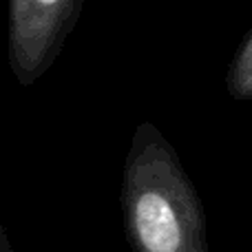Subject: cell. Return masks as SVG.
Returning <instances> with one entry per match:
<instances>
[{"label": "cell", "mask_w": 252, "mask_h": 252, "mask_svg": "<svg viewBox=\"0 0 252 252\" xmlns=\"http://www.w3.org/2000/svg\"><path fill=\"white\" fill-rule=\"evenodd\" d=\"M120 201L133 252H210L197 188L153 122H139L130 137Z\"/></svg>", "instance_id": "obj_1"}, {"label": "cell", "mask_w": 252, "mask_h": 252, "mask_svg": "<svg viewBox=\"0 0 252 252\" xmlns=\"http://www.w3.org/2000/svg\"><path fill=\"white\" fill-rule=\"evenodd\" d=\"M84 0H9V66L20 87L35 84L58 60Z\"/></svg>", "instance_id": "obj_2"}, {"label": "cell", "mask_w": 252, "mask_h": 252, "mask_svg": "<svg viewBox=\"0 0 252 252\" xmlns=\"http://www.w3.org/2000/svg\"><path fill=\"white\" fill-rule=\"evenodd\" d=\"M226 89L232 100H237V102L252 100V29L241 40L230 64H228Z\"/></svg>", "instance_id": "obj_3"}, {"label": "cell", "mask_w": 252, "mask_h": 252, "mask_svg": "<svg viewBox=\"0 0 252 252\" xmlns=\"http://www.w3.org/2000/svg\"><path fill=\"white\" fill-rule=\"evenodd\" d=\"M0 252H13L11 244H9L7 235H4V230H2V226H0Z\"/></svg>", "instance_id": "obj_4"}]
</instances>
